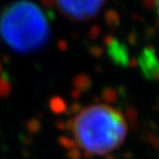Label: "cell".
I'll return each mask as SVG.
<instances>
[{
    "label": "cell",
    "instance_id": "cell-1",
    "mask_svg": "<svg viewBox=\"0 0 159 159\" xmlns=\"http://www.w3.org/2000/svg\"><path fill=\"white\" fill-rule=\"evenodd\" d=\"M75 146L89 156H106L124 144L128 124L119 109L107 104L82 108L69 124Z\"/></svg>",
    "mask_w": 159,
    "mask_h": 159
},
{
    "label": "cell",
    "instance_id": "cell-2",
    "mask_svg": "<svg viewBox=\"0 0 159 159\" xmlns=\"http://www.w3.org/2000/svg\"><path fill=\"white\" fill-rule=\"evenodd\" d=\"M0 34L17 51H30L42 44L48 37L47 20L32 2H16L1 16Z\"/></svg>",
    "mask_w": 159,
    "mask_h": 159
},
{
    "label": "cell",
    "instance_id": "cell-3",
    "mask_svg": "<svg viewBox=\"0 0 159 159\" xmlns=\"http://www.w3.org/2000/svg\"><path fill=\"white\" fill-rule=\"evenodd\" d=\"M57 3L67 17L82 20L94 16L104 0H57Z\"/></svg>",
    "mask_w": 159,
    "mask_h": 159
},
{
    "label": "cell",
    "instance_id": "cell-4",
    "mask_svg": "<svg viewBox=\"0 0 159 159\" xmlns=\"http://www.w3.org/2000/svg\"><path fill=\"white\" fill-rule=\"evenodd\" d=\"M154 5H155L157 11H158V13H159V0H154Z\"/></svg>",
    "mask_w": 159,
    "mask_h": 159
}]
</instances>
